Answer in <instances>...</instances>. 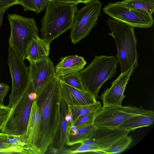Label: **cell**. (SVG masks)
<instances>
[{
  "label": "cell",
  "mask_w": 154,
  "mask_h": 154,
  "mask_svg": "<svg viewBox=\"0 0 154 154\" xmlns=\"http://www.w3.org/2000/svg\"><path fill=\"white\" fill-rule=\"evenodd\" d=\"M35 99L41 116L40 132L37 148L44 154L59 140L60 129L59 77L52 76L37 93Z\"/></svg>",
  "instance_id": "6da1fadb"
},
{
  "label": "cell",
  "mask_w": 154,
  "mask_h": 154,
  "mask_svg": "<svg viewBox=\"0 0 154 154\" xmlns=\"http://www.w3.org/2000/svg\"><path fill=\"white\" fill-rule=\"evenodd\" d=\"M74 4H60L49 1L42 20V38L49 43L71 29L77 9Z\"/></svg>",
  "instance_id": "7a4b0ae2"
},
{
  "label": "cell",
  "mask_w": 154,
  "mask_h": 154,
  "mask_svg": "<svg viewBox=\"0 0 154 154\" xmlns=\"http://www.w3.org/2000/svg\"><path fill=\"white\" fill-rule=\"evenodd\" d=\"M117 47V60L122 73L129 69L139 57L134 27L121 21L108 18L106 21Z\"/></svg>",
  "instance_id": "3957f363"
},
{
  "label": "cell",
  "mask_w": 154,
  "mask_h": 154,
  "mask_svg": "<svg viewBox=\"0 0 154 154\" xmlns=\"http://www.w3.org/2000/svg\"><path fill=\"white\" fill-rule=\"evenodd\" d=\"M118 62L116 57L95 56L88 66L79 72L85 90L97 97L102 85L116 73Z\"/></svg>",
  "instance_id": "277c9868"
},
{
  "label": "cell",
  "mask_w": 154,
  "mask_h": 154,
  "mask_svg": "<svg viewBox=\"0 0 154 154\" xmlns=\"http://www.w3.org/2000/svg\"><path fill=\"white\" fill-rule=\"evenodd\" d=\"M37 96L30 82L23 94L11 108L1 132L15 136L26 134L32 103Z\"/></svg>",
  "instance_id": "5b68a950"
},
{
  "label": "cell",
  "mask_w": 154,
  "mask_h": 154,
  "mask_svg": "<svg viewBox=\"0 0 154 154\" xmlns=\"http://www.w3.org/2000/svg\"><path fill=\"white\" fill-rule=\"evenodd\" d=\"M7 18L11 28L9 45L24 61L30 43L38 35L36 23L33 18L26 17L17 14H8Z\"/></svg>",
  "instance_id": "8992f818"
},
{
  "label": "cell",
  "mask_w": 154,
  "mask_h": 154,
  "mask_svg": "<svg viewBox=\"0 0 154 154\" xmlns=\"http://www.w3.org/2000/svg\"><path fill=\"white\" fill-rule=\"evenodd\" d=\"M102 3L98 0H92L85 7L77 9L71 28L70 38L75 44L85 38L97 24Z\"/></svg>",
  "instance_id": "52a82bcc"
},
{
  "label": "cell",
  "mask_w": 154,
  "mask_h": 154,
  "mask_svg": "<svg viewBox=\"0 0 154 154\" xmlns=\"http://www.w3.org/2000/svg\"><path fill=\"white\" fill-rule=\"evenodd\" d=\"M8 63L11 74L12 91L7 106L11 108L18 101L30 82L29 67L11 46L8 48Z\"/></svg>",
  "instance_id": "ba28073f"
},
{
  "label": "cell",
  "mask_w": 154,
  "mask_h": 154,
  "mask_svg": "<svg viewBox=\"0 0 154 154\" xmlns=\"http://www.w3.org/2000/svg\"><path fill=\"white\" fill-rule=\"evenodd\" d=\"M152 110L131 106H102L94 120L97 128H118L125 121L133 116L152 112Z\"/></svg>",
  "instance_id": "9c48e42d"
},
{
  "label": "cell",
  "mask_w": 154,
  "mask_h": 154,
  "mask_svg": "<svg viewBox=\"0 0 154 154\" xmlns=\"http://www.w3.org/2000/svg\"><path fill=\"white\" fill-rule=\"evenodd\" d=\"M111 18L135 27L149 28L152 26L153 19L152 14L145 11L124 6L119 3L109 2L103 9Z\"/></svg>",
  "instance_id": "30bf717a"
},
{
  "label": "cell",
  "mask_w": 154,
  "mask_h": 154,
  "mask_svg": "<svg viewBox=\"0 0 154 154\" xmlns=\"http://www.w3.org/2000/svg\"><path fill=\"white\" fill-rule=\"evenodd\" d=\"M137 66V61L128 70L121 73L119 77L112 83L111 87L103 92L100 96L103 106H122V101L125 97L124 93L126 86L130 75Z\"/></svg>",
  "instance_id": "8fae6325"
},
{
  "label": "cell",
  "mask_w": 154,
  "mask_h": 154,
  "mask_svg": "<svg viewBox=\"0 0 154 154\" xmlns=\"http://www.w3.org/2000/svg\"><path fill=\"white\" fill-rule=\"evenodd\" d=\"M129 133L119 128H97L90 139L80 144L97 148L103 154L104 150Z\"/></svg>",
  "instance_id": "7c38bea8"
},
{
  "label": "cell",
  "mask_w": 154,
  "mask_h": 154,
  "mask_svg": "<svg viewBox=\"0 0 154 154\" xmlns=\"http://www.w3.org/2000/svg\"><path fill=\"white\" fill-rule=\"evenodd\" d=\"M29 62L30 82L37 93L52 76L56 75L55 68L48 57Z\"/></svg>",
  "instance_id": "4fadbf2b"
},
{
  "label": "cell",
  "mask_w": 154,
  "mask_h": 154,
  "mask_svg": "<svg viewBox=\"0 0 154 154\" xmlns=\"http://www.w3.org/2000/svg\"><path fill=\"white\" fill-rule=\"evenodd\" d=\"M59 79L60 97L67 105H85L97 102L89 92L70 86Z\"/></svg>",
  "instance_id": "5bb4252c"
},
{
  "label": "cell",
  "mask_w": 154,
  "mask_h": 154,
  "mask_svg": "<svg viewBox=\"0 0 154 154\" xmlns=\"http://www.w3.org/2000/svg\"><path fill=\"white\" fill-rule=\"evenodd\" d=\"M41 116L35 99L33 101L28 123L26 135L30 145L38 152L37 146L40 132Z\"/></svg>",
  "instance_id": "9a60e30c"
},
{
  "label": "cell",
  "mask_w": 154,
  "mask_h": 154,
  "mask_svg": "<svg viewBox=\"0 0 154 154\" xmlns=\"http://www.w3.org/2000/svg\"><path fill=\"white\" fill-rule=\"evenodd\" d=\"M86 64L84 58L77 55H71L60 58V61L54 67L56 75L60 77L66 74L79 72Z\"/></svg>",
  "instance_id": "2e32d148"
},
{
  "label": "cell",
  "mask_w": 154,
  "mask_h": 154,
  "mask_svg": "<svg viewBox=\"0 0 154 154\" xmlns=\"http://www.w3.org/2000/svg\"><path fill=\"white\" fill-rule=\"evenodd\" d=\"M50 44L38 35L31 41L28 48L25 59L29 62L36 61L48 57L50 50Z\"/></svg>",
  "instance_id": "e0dca14e"
},
{
  "label": "cell",
  "mask_w": 154,
  "mask_h": 154,
  "mask_svg": "<svg viewBox=\"0 0 154 154\" xmlns=\"http://www.w3.org/2000/svg\"><path fill=\"white\" fill-rule=\"evenodd\" d=\"M154 121V112L132 117L119 126L118 128L129 132L136 129L148 127L152 125Z\"/></svg>",
  "instance_id": "ac0fdd59"
},
{
  "label": "cell",
  "mask_w": 154,
  "mask_h": 154,
  "mask_svg": "<svg viewBox=\"0 0 154 154\" xmlns=\"http://www.w3.org/2000/svg\"><path fill=\"white\" fill-rule=\"evenodd\" d=\"M76 127L77 129L75 134L66 135V144L67 145L71 146L80 143L90 139L97 128L94 124L85 127Z\"/></svg>",
  "instance_id": "d6986e66"
},
{
  "label": "cell",
  "mask_w": 154,
  "mask_h": 154,
  "mask_svg": "<svg viewBox=\"0 0 154 154\" xmlns=\"http://www.w3.org/2000/svg\"><path fill=\"white\" fill-rule=\"evenodd\" d=\"M68 112V106L61 99L60 104V132L59 140L57 143L59 153L67 154L69 150V149L65 147L67 129V122L65 117Z\"/></svg>",
  "instance_id": "ffe728a7"
},
{
  "label": "cell",
  "mask_w": 154,
  "mask_h": 154,
  "mask_svg": "<svg viewBox=\"0 0 154 154\" xmlns=\"http://www.w3.org/2000/svg\"><path fill=\"white\" fill-rule=\"evenodd\" d=\"M68 106L70 108L74 124L83 116L100 109L102 107L101 102L99 101L87 105Z\"/></svg>",
  "instance_id": "44dd1931"
},
{
  "label": "cell",
  "mask_w": 154,
  "mask_h": 154,
  "mask_svg": "<svg viewBox=\"0 0 154 154\" xmlns=\"http://www.w3.org/2000/svg\"><path fill=\"white\" fill-rule=\"evenodd\" d=\"M120 4L130 8L146 12L152 14L154 11V0H124Z\"/></svg>",
  "instance_id": "7402d4cb"
},
{
  "label": "cell",
  "mask_w": 154,
  "mask_h": 154,
  "mask_svg": "<svg viewBox=\"0 0 154 154\" xmlns=\"http://www.w3.org/2000/svg\"><path fill=\"white\" fill-rule=\"evenodd\" d=\"M133 138L126 136L119 140L110 147L104 150L103 154H116L123 152L129 146L133 141Z\"/></svg>",
  "instance_id": "603a6c76"
},
{
  "label": "cell",
  "mask_w": 154,
  "mask_h": 154,
  "mask_svg": "<svg viewBox=\"0 0 154 154\" xmlns=\"http://www.w3.org/2000/svg\"><path fill=\"white\" fill-rule=\"evenodd\" d=\"M59 78L63 82L70 86L80 90H85L80 78L79 72L70 73Z\"/></svg>",
  "instance_id": "cb8c5ba5"
},
{
  "label": "cell",
  "mask_w": 154,
  "mask_h": 154,
  "mask_svg": "<svg viewBox=\"0 0 154 154\" xmlns=\"http://www.w3.org/2000/svg\"><path fill=\"white\" fill-rule=\"evenodd\" d=\"M100 109L83 116L76 122L74 125L77 127H82L94 124L95 118L99 113Z\"/></svg>",
  "instance_id": "d4e9b609"
},
{
  "label": "cell",
  "mask_w": 154,
  "mask_h": 154,
  "mask_svg": "<svg viewBox=\"0 0 154 154\" xmlns=\"http://www.w3.org/2000/svg\"><path fill=\"white\" fill-rule=\"evenodd\" d=\"M21 154L17 148L7 143L0 138V154Z\"/></svg>",
  "instance_id": "484cf974"
},
{
  "label": "cell",
  "mask_w": 154,
  "mask_h": 154,
  "mask_svg": "<svg viewBox=\"0 0 154 154\" xmlns=\"http://www.w3.org/2000/svg\"><path fill=\"white\" fill-rule=\"evenodd\" d=\"M89 152L103 154L102 152L97 148L82 144H81L80 146L76 149L71 150L70 154Z\"/></svg>",
  "instance_id": "4316f807"
},
{
  "label": "cell",
  "mask_w": 154,
  "mask_h": 154,
  "mask_svg": "<svg viewBox=\"0 0 154 154\" xmlns=\"http://www.w3.org/2000/svg\"><path fill=\"white\" fill-rule=\"evenodd\" d=\"M7 106L0 105V131L3 128L11 111Z\"/></svg>",
  "instance_id": "83f0119b"
},
{
  "label": "cell",
  "mask_w": 154,
  "mask_h": 154,
  "mask_svg": "<svg viewBox=\"0 0 154 154\" xmlns=\"http://www.w3.org/2000/svg\"><path fill=\"white\" fill-rule=\"evenodd\" d=\"M24 11H31L37 14V10L32 0H19Z\"/></svg>",
  "instance_id": "f1b7e54d"
},
{
  "label": "cell",
  "mask_w": 154,
  "mask_h": 154,
  "mask_svg": "<svg viewBox=\"0 0 154 154\" xmlns=\"http://www.w3.org/2000/svg\"><path fill=\"white\" fill-rule=\"evenodd\" d=\"M15 5H21L19 0H0V11L7 10L11 6Z\"/></svg>",
  "instance_id": "f546056e"
},
{
  "label": "cell",
  "mask_w": 154,
  "mask_h": 154,
  "mask_svg": "<svg viewBox=\"0 0 154 154\" xmlns=\"http://www.w3.org/2000/svg\"><path fill=\"white\" fill-rule=\"evenodd\" d=\"M37 10V14L46 8L50 0H32Z\"/></svg>",
  "instance_id": "4dcf8cb0"
},
{
  "label": "cell",
  "mask_w": 154,
  "mask_h": 154,
  "mask_svg": "<svg viewBox=\"0 0 154 154\" xmlns=\"http://www.w3.org/2000/svg\"><path fill=\"white\" fill-rule=\"evenodd\" d=\"M9 90V86L5 83H0V105L3 106L4 99Z\"/></svg>",
  "instance_id": "1f68e13d"
},
{
  "label": "cell",
  "mask_w": 154,
  "mask_h": 154,
  "mask_svg": "<svg viewBox=\"0 0 154 154\" xmlns=\"http://www.w3.org/2000/svg\"><path fill=\"white\" fill-rule=\"evenodd\" d=\"M50 1L60 4H74L77 5L82 3L81 0H50Z\"/></svg>",
  "instance_id": "d6a6232c"
},
{
  "label": "cell",
  "mask_w": 154,
  "mask_h": 154,
  "mask_svg": "<svg viewBox=\"0 0 154 154\" xmlns=\"http://www.w3.org/2000/svg\"><path fill=\"white\" fill-rule=\"evenodd\" d=\"M6 10L5 9L0 11V27L2 25L3 17Z\"/></svg>",
  "instance_id": "836d02e7"
},
{
  "label": "cell",
  "mask_w": 154,
  "mask_h": 154,
  "mask_svg": "<svg viewBox=\"0 0 154 154\" xmlns=\"http://www.w3.org/2000/svg\"><path fill=\"white\" fill-rule=\"evenodd\" d=\"M91 0H81L82 3H83L85 4L90 2Z\"/></svg>",
  "instance_id": "e575fe53"
}]
</instances>
